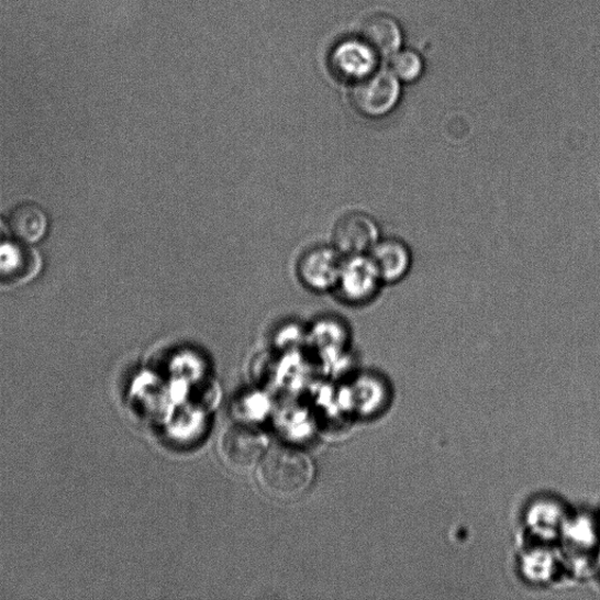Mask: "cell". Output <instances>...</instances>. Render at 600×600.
Wrapping results in <instances>:
<instances>
[{
  "label": "cell",
  "mask_w": 600,
  "mask_h": 600,
  "mask_svg": "<svg viewBox=\"0 0 600 600\" xmlns=\"http://www.w3.org/2000/svg\"><path fill=\"white\" fill-rule=\"evenodd\" d=\"M314 479L310 456L297 448L278 446L268 451L257 467L262 490L277 500H295L309 489Z\"/></svg>",
  "instance_id": "6da1fadb"
},
{
  "label": "cell",
  "mask_w": 600,
  "mask_h": 600,
  "mask_svg": "<svg viewBox=\"0 0 600 600\" xmlns=\"http://www.w3.org/2000/svg\"><path fill=\"white\" fill-rule=\"evenodd\" d=\"M268 448V438L259 430L235 423L218 438V454L223 465L238 474L257 469Z\"/></svg>",
  "instance_id": "7a4b0ae2"
},
{
  "label": "cell",
  "mask_w": 600,
  "mask_h": 600,
  "mask_svg": "<svg viewBox=\"0 0 600 600\" xmlns=\"http://www.w3.org/2000/svg\"><path fill=\"white\" fill-rule=\"evenodd\" d=\"M571 514L566 502L552 496L529 501L523 513V531L531 544L555 545L560 541Z\"/></svg>",
  "instance_id": "3957f363"
},
{
  "label": "cell",
  "mask_w": 600,
  "mask_h": 600,
  "mask_svg": "<svg viewBox=\"0 0 600 600\" xmlns=\"http://www.w3.org/2000/svg\"><path fill=\"white\" fill-rule=\"evenodd\" d=\"M351 102L360 114L381 116L391 112L400 96V86L393 74H370L356 81L351 90Z\"/></svg>",
  "instance_id": "277c9868"
},
{
  "label": "cell",
  "mask_w": 600,
  "mask_h": 600,
  "mask_svg": "<svg viewBox=\"0 0 600 600\" xmlns=\"http://www.w3.org/2000/svg\"><path fill=\"white\" fill-rule=\"evenodd\" d=\"M337 253L330 248H316L300 259L298 274L308 288L325 291L337 286L343 264Z\"/></svg>",
  "instance_id": "5b68a950"
},
{
  "label": "cell",
  "mask_w": 600,
  "mask_h": 600,
  "mask_svg": "<svg viewBox=\"0 0 600 600\" xmlns=\"http://www.w3.org/2000/svg\"><path fill=\"white\" fill-rule=\"evenodd\" d=\"M377 237V227L373 220L362 213L343 216L333 231L335 251L349 256L373 248Z\"/></svg>",
  "instance_id": "8992f818"
},
{
  "label": "cell",
  "mask_w": 600,
  "mask_h": 600,
  "mask_svg": "<svg viewBox=\"0 0 600 600\" xmlns=\"http://www.w3.org/2000/svg\"><path fill=\"white\" fill-rule=\"evenodd\" d=\"M377 59L362 41H348L334 48L330 66L335 76L356 82L374 73Z\"/></svg>",
  "instance_id": "52a82bcc"
},
{
  "label": "cell",
  "mask_w": 600,
  "mask_h": 600,
  "mask_svg": "<svg viewBox=\"0 0 600 600\" xmlns=\"http://www.w3.org/2000/svg\"><path fill=\"white\" fill-rule=\"evenodd\" d=\"M555 545L529 544L519 559V571L527 584L549 585L563 569V558Z\"/></svg>",
  "instance_id": "ba28073f"
},
{
  "label": "cell",
  "mask_w": 600,
  "mask_h": 600,
  "mask_svg": "<svg viewBox=\"0 0 600 600\" xmlns=\"http://www.w3.org/2000/svg\"><path fill=\"white\" fill-rule=\"evenodd\" d=\"M379 276L370 259L359 256L342 264L338 288L344 299L351 303H360L374 293Z\"/></svg>",
  "instance_id": "9c48e42d"
},
{
  "label": "cell",
  "mask_w": 600,
  "mask_h": 600,
  "mask_svg": "<svg viewBox=\"0 0 600 600\" xmlns=\"http://www.w3.org/2000/svg\"><path fill=\"white\" fill-rule=\"evenodd\" d=\"M360 41L377 57H392L401 44V32L392 18L374 15L363 24Z\"/></svg>",
  "instance_id": "30bf717a"
},
{
  "label": "cell",
  "mask_w": 600,
  "mask_h": 600,
  "mask_svg": "<svg viewBox=\"0 0 600 600\" xmlns=\"http://www.w3.org/2000/svg\"><path fill=\"white\" fill-rule=\"evenodd\" d=\"M369 259L379 278L390 281L400 278L410 266L408 249L397 241H384L374 245Z\"/></svg>",
  "instance_id": "8fae6325"
},
{
  "label": "cell",
  "mask_w": 600,
  "mask_h": 600,
  "mask_svg": "<svg viewBox=\"0 0 600 600\" xmlns=\"http://www.w3.org/2000/svg\"><path fill=\"white\" fill-rule=\"evenodd\" d=\"M9 226L22 242L33 244L45 236L48 224L46 214L40 205L24 203L13 209Z\"/></svg>",
  "instance_id": "7c38bea8"
},
{
  "label": "cell",
  "mask_w": 600,
  "mask_h": 600,
  "mask_svg": "<svg viewBox=\"0 0 600 600\" xmlns=\"http://www.w3.org/2000/svg\"><path fill=\"white\" fill-rule=\"evenodd\" d=\"M25 252L5 244L0 248V281H14L29 275L31 263Z\"/></svg>",
  "instance_id": "4fadbf2b"
},
{
  "label": "cell",
  "mask_w": 600,
  "mask_h": 600,
  "mask_svg": "<svg viewBox=\"0 0 600 600\" xmlns=\"http://www.w3.org/2000/svg\"><path fill=\"white\" fill-rule=\"evenodd\" d=\"M422 63L416 53L401 51L395 53L391 59V70L397 79L411 82L419 78Z\"/></svg>",
  "instance_id": "5bb4252c"
},
{
  "label": "cell",
  "mask_w": 600,
  "mask_h": 600,
  "mask_svg": "<svg viewBox=\"0 0 600 600\" xmlns=\"http://www.w3.org/2000/svg\"><path fill=\"white\" fill-rule=\"evenodd\" d=\"M9 231L10 226H8L4 220L0 218V248H3V246L8 243Z\"/></svg>",
  "instance_id": "9a60e30c"
}]
</instances>
